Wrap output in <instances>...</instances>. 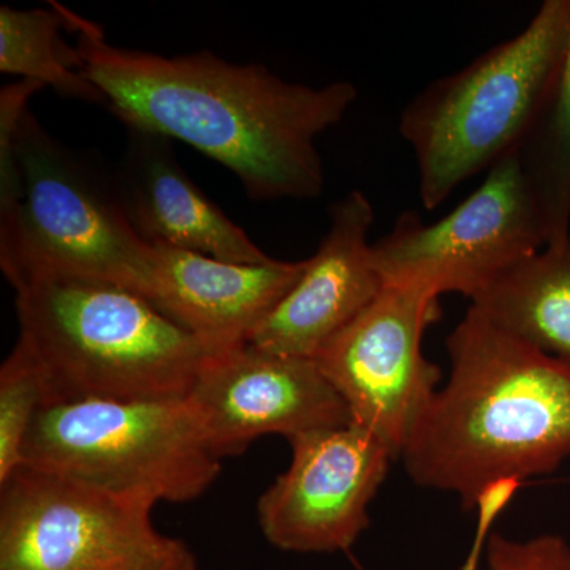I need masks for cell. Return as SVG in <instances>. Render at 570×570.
<instances>
[{
	"label": "cell",
	"instance_id": "cell-1",
	"mask_svg": "<svg viewBox=\"0 0 570 570\" xmlns=\"http://www.w3.org/2000/svg\"><path fill=\"white\" fill-rule=\"evenodd\" d=\"M82 75L127 129L178 140L232 171L250 200H314L325 187L322 134L355 104L351 81L322 88L285 81L261 63L214 52L163 56L126 50L66 9Z\"/></svg>",
	"mask_w": 570,
	"mask_h": 570
},
{
	"label": "cell",
	"instance_id": "cell-2",
	"mask_svg": "<svg viewBox=\"0 0 570 570\" xmlns=\"http://www.w3.org/2000/svg\"><path fill=\"white\" fill-rule=\"evenodd\" d=\"M450 377L401 460L425 489L463 509L557 471L570 456V360L539 351L474 306L448 337Z\"/></svg>",
	"mask_w": 570,
	"mask_h": 570
},
{
	"label": "cell",
	"instance_id": "cell-3",
	"mask_svg": "<svg viewBox=\"0 0 570 570\" xmlns=\"http://www.w3.org/2000/svg\"><path fill=\"white\" fill-rule=\"evenodd\" d=\"M45 86L0 92V268L14 291L43 281H96L140 294L153 247L130 224L115 181L55 140L29 110Z\"/></svg>",
	"mask_w": 570,
	"mask_h": 570
},
{
	"label": "cell",
	"instance_id": "cell-4",
	"mask_svg": "<svg viewBox=\"0 0 570 570\" xmlns=\"http://www.w3.org/2000/svg\"><path fill=\"white\" fill-rule=\"evenodd\" d=\"M14 292L18 343L40 367L47 404L186 397L213 355L121 285L61 279Z\"/></svg>",
	"mask_w": 570,
	"mask_h": 570
},
{
	"label": "cell",
	"instance_id": "cell-5",
	"mask_svg": "<svg viewBox=\"0 0 570 570\" xmlns=\"http://www.w3.org/2000/svg\"><path fill=\"white\" fill-rule=\"evenodd\" d=\"M570 40V0H546L530 24L469 66L431 82L401 112L428 212L472 176L517 153L560 73Z\"/></svg>",
	"mask_w": 570,
	"mask_h": 570
},
{
	"label": "cell",
	"instance_id": "cell-6",
	"mask_svg": "<svg viewBox=\"0 0 570 570\" xmlns=\"http://www.w3.org/2000/svg\"><path fill=\"white\" fill-rule=\"evenodd\" d=\"M21 464L153 508L200 498L223 471L186 397L47 404Z\"/></svg>",
	"mask_w": 570,
	"mask_h": 570
},
{
	"label": "cell",
	"instance_id": "cell-7",
	"mask_svg": "<svg viewBox=\"0 0 570 570\" xmlns=\"http://www.w3.org/2000/svg\"><path fill=\"white\" fill-rule=\"evenodd\" d=\"M547 245L546 220L517 151L436 223H423L412 209L400 214L373 253L385 285L474 299Z\"/></svg>",
	"mask_w": 570,
	"mask_h": 570
},
{
	"label": "cell",
	"instance_id": "cell-8",
	"mask_svg": "<svg viewBox=\"0 0 570 570\" xmlns=\"http://www.w3.org/2000/svg\"><path fill=\"white\" fill-rule=\"evenodd\" d=\"M151 512L21 464L0 483V570H129L167 542Z\"/></svg>",
	"mask_w": 570,
	"mask_h": 570
},
{
	"label": "cell",
	"instance_id": "cell-9",
	"mask_svg": "<svg viewBox=\"0 0 570 570\" xmlns=\"http://www.w3.org/2000/svg\"><path fill=\"white\" fill-rule=\"evenodd\" d=\"M441 314L438 296L384 285L314 358L352 423L384 442L395 459L438 392L441 367L425 358L422 341Z\"/></svg>",
	"mask_w": 570,
	"mask_h": 570
},
{
	"label": "cell",
	"instance_id": "cell-10",
	"mask_svg": "<svg viewBox=\"0 0 570 570\" xmlns=\"http://www.w3.org/2000/svg\"><path fill=\"white\" fill-rule=\"evenodd\" d=\"M288 442L291 466L257 502L262 534L288 553L347 551L370 527L367 509L395 456L355 423Z\"/></svg>",
	"mask_w": 570,
	"mask_h": 570
},
{
	"label": "cell",
	"instance_id": "cell-11",
	"mask_svg": "<svg viewBox=\"0 0 570 570\" xmlns=\"http://www.w3.org/2000/svg\"><path fill=\"white\" fill-rule=\"evenodd\" d=\"M198 426L220 460L265 434L285 439L352 423L316 360L246 343L213 354L187 393Z\"/></svg>",
	"mask_w": 570,
	"mask_h": 570
},
{
	"label": "cell",
	"instance_id": "cell-12",
	"mask_svg": "<svg viewBox=\"0 0 570 570\" xmlns=\"http://www.w3.org/2000/svg\"><path fill=\"white\" fill-rule=\"evenodd\" d=\"M374 208L352 190L330 208V227L294 287L247 343L275 354L316 358L384 288L370 230Z\"/></svg>",
	"mask_w": 570,
	"mask_h": 570
},
{
	"label": "cell",
	"instance_id": "cell-13",
	"mask_svg": "<svg viewBox=\"0 0 570 570\" xmlns=\"http://www.w3.org/2000/svg\"><path fill=\"white\" fill-rule=\"evenodd\" d=\"M140 296L213 354L242 346L294 287L306 261L234 264L151 246Z\"/></svg>",
	"mask_w": 570,
	"mask_h": 570
},
{
	"label": "cell",
	"instance_id": "cell-14",
	"mask_svg": "<svg viewBox=\"0 0 570 570\" xmlns=\"http://www.w3.org/2000/svg\"><path fill=\"white\" fill-rule=\"evenodd\" d=\"M115 184L130 224L146 245L234 264L273 261L189 178L168 138L130 130Z\"/></svg>",
	"mask_w": 570,
	"mask_h": 570
},
{
	"label": "cell",
	"instance_id": "cell-15",
	"mask_svg": "<svg viewBox=\"0 0 570 570\" xmlns=\"http://www.w3.org/2000/svg\"><path fill=\"white\" fill-rule=\"evenodd\" d=\"M472 306L524 343L570 360V239L524 258Z\"/></svg>",
	"mask_w": 570,
	"mask_h": 570
},
{
	"label": "cell",
	"instance_id": "cell-16",
	"mask_svg": "<svg viewBox=\"0 0 570 570\" xmlns=\"http://www.w3.org/2000/svg\"><path fill=\"white\" fill-rule=\"evenodd\" d=\"M50 6L32 10L0 7V71L50 86L71 99L104 105L102 94L82 75L80 51L62 37V31H69L66 7Z\"/></svg>",
	"mask_w": 570,
	"mask_h": 570
},
{
	"label": "cell",
	"instance_id": "cell-17",
	"mask_svg": "<svg viewBox=\"0 0 570 570\" xmlns=\"http://www.w3.org/2000/svg\"><path fill=\"white\" fill-rule=\"evenodd\" d=\"M546 220L549 245L570 239V40L560 73L519 149Z\"/></svg>",
	"mask_w": 570,
	"mask_h": 570
},
{
	"label": "cell",
	"instance_id": "cell-18",
	"mask_svg": "<svg viewBox=\"0 0 570 570\" xmlns=\"http://www.w3.org/2000/svg\"><path fill=\"white\" fill-rule=\"evenodd\" d=\"M47 392L40 367L18 343L0 367V483L21 466L22 449Z\"/></svg>",
	"mask_w": 570,
	"mask_h": 570
},
{
	"label": "cell",
	"instance_id": "cell-19",
	"mask_svg": "<svg viewBox=\"0 0 570 570\" xmlns=\"http://www.w3.org/2000/svg\"><path fill=\"white\" fill-rule=\"evenodd\" d=\"M490 570H570V546L557 534L513 540L491 534L487 547Z\"/></svg>",
	"mask_w": 570,
	"mask_h": 570
},
{
	"label": "cell",
	"instance_id": "cell-20",
	"mask_svg": "<svg viewBox=\"0 0 570 570\" xmlns=\"http://www.w3.org/2000/svg\"><path fill=\"white\" fill-rule=\"evenodd\" d=\"M129 570H204L194 551L183 540L168 538L159 550Z\"/></svg>",
	"mask_w": 570,
	"mask_h": 570
}]
</instances>
